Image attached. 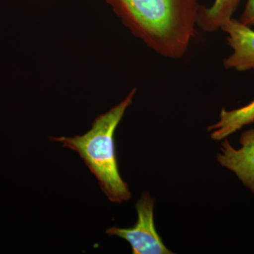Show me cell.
<instances>
[{"label":"cell","instance_id":"obj_1","mask_svg":"<svg viewBox=\"0 0 254 254\" xmlns=\"http://www.w3.org/2000/svg\"><path fill=\"white\" fill-rule=\"evenodd\" d=\"M145 43L160 56L179 60L195 36L198 0H110Z\"/></svg>","mask_w":254,"mask_h":254},{"label":"cell","instance_id":"obj_2","mask_svg":"<svg viewBox=\"0 0 254 254\" xmlns=\"http://www.w3.org/2000/svg\"><path fill=\"white\" fill-rule=\"evenodd\" d=\"M136 89L120 104L100 115L93 122L89 131L73 137L52 138L63 143V147L76 152L92 174L108 199L122 203L131 198L126 182L120 176L115 150V132L127 108L131 104Z\"/></svg>","mask_w":254,"mask_h":254},{"label":"cell","instance_id":"obj_3","mask_svg":"<svg viewBox=\"0 0 254 254\" xmlns=\"http://www.w3.org/2000/svg\"><path fill=\"white\" fill-rule=\"evenodd\" d=\"M154 204V198L148 192L143 191L136 203L138 220L134 226L129 228L113 227L108 229L106 233L128 242L133 254H173L165 247L155 230L153 220Z\"/></svg>","mask_w":254,"mask_h":254},{"label":"cell","instance_id":"obj_4","mask_svg":"<svg viewBox=\"0 0 254 254\" xmlns=\"http://www.w3.org/2000/svg\"><path fill=\"white\" fill-rule=\"evenodd\" d=\"M241 148H234L228 139L222 143L217 155L221 166L233 172L247 189L254 193V128L246 130L240 138Z\"/></svg>","mask_w":254,"mask_h":254},{"label":"cell","instance_id":"obj_5","mask_svg":"<svg viewBox=\"0 0 254 254\" xmlns=\"http://www.w3.org/2000/svg\"><path fill=\"white\" fill-rule=\"evenodd\" d=\"M233 52L223 61L226 69L254 70V31L250 26L232 18L221 28Z\"/></svg>","mask_w":254,"mask_h":254},{"label":"cell","instance_id":"obj_6","mask_svg":"<svg viewBox=\"0 0 254 254\" xmlns=\"http://www.w3.org/2000/svg\"><path fill=\"white\" fill-rule=\"evenodd\" d=\"M219 117L218 123L208 127L210 137L215 141L225 139L244 127L254 123V100L238 109L222 108Z\"/></svg>","mask_w":254,"mask_h":254},{"label":"cell","instance_id":"obj_7","mask_svg":"<svg viewBox=\"0 0 254 254\" xmlns=\"http://www.w3.org/2000/svg\"><path fill=\"white\" fill-rule=\"evenodd\" d=\"M242 0H215L210 7L200 6L197 18V26L206 33L221 29L232 19Z\"/></svg>","mask_w":254,"mask_h":254},{"label":"cell","instance_id":"obj_8","mask_svg":"<svg viewBox=\"0 0 254 254\" xmlns=\"http://www.w3.org/2000/svg\"><path fill=\"white\" fill-rule=\"evenodd\" d=\"M240 22L249 26L254 25V0H247L243 14L241 16Z\"/></svg>","mask_w":254,"mask_h":254}]
</instances>
